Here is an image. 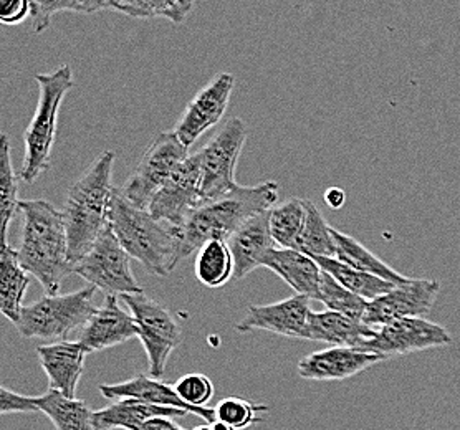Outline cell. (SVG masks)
<instances>
[{"mask_svg": "<svg viewBox=\"0 0 460 430\" xmlns=\"http://www.w3.org/2000/svg\"><path fill=\"white\" fill-rule=\"evenodd\" d=\"M23 214L17 255L23 270L39 280L47 294H60L63 278L74 273L62 210L47 200H21Z\"/></svg>", "mask_w": 460, "mask_h": 430, "instance_id": "cell-1", "label": "cell"}, {"mask_svg": "<svg viewBox=\"0 0 460 430\" xmlns=\"http://www.w3.org/2000/svg\"><path fill=\"white\" fill-rule=\"evenodd\" d=\"M115 159L113 151L103 153L66 192L62 214L72 267L90 252L94 241L110 225V207L116 190Z\"/></svg>", "mask_w": 460, "mask_h": 430, "instance_id": "cell-2", "label": "cell"}, {"mask_svg": "<svg viewBox=\"0 0 460 430\" xmlns=\"http://www.w3.org/2000/svg\"><path fill=\"white\" fill-rule=\"evenodd\" d=\"M279 184L273 180L257 186H237L217 199L202 202L192 210L181 229V260L199 252L209 241H227L230 235L252 217L275 207Z\"/></svg>", "mask_w": 460, "mask_h": 430, "instance_id": "cell-3", "label": "cell"}, {"mask_svg": "<svg viewBox=\"0 0 460 430\" xmlns=\"http://www.w3.org/2000/svg\"><path fill=\"white\" fill-rule=\"evenodd\" d=\"M110 227L128 255L156 276H168L181 262V231L137 209L116 188Z\"/></svg>", "mask_w": 460, "mask_h": 430, "instance_id": "cell-4", "label": "cell"}, {"mask_svg": "<svg viewBox=\"0 0 460 430\" xmlns=\"http://www.w3.org/2000/svg\"><path fill=\"white\" fill-rule=\"evenodd\" d=\"M35 80L40 88V95L35 115L23 133L25 156L19 174L27 184L35 182L50 168L58 113L65 96L75 86L74 72L68 65L58 66L52 74L35 75Z\"/></svg>", "mask_w": 460, "mask_h": 430, "instance_id": "cell-5", "label": "cell"}, {"mask_svg": "<svg viewBox=\"0 0 460 430\" xmlns=\"http://www.w3.org/2000/svg\"><path fill=\"white\" fill-rule=\"evenodd\" d=\"M96 288L86 286L68 294H45L39 302L23 304L21 320L15 323L23 338L62 339L76 328H84L96 312Z\"/></svg>", "mask_w": 460, "mask_h": 430, "instance_id": "cell-6", "label": "cell"}, {"mask_svg": "<svg viewBox=\"0 0 460 430\" xmlns=\"http://www.w3.org/2000/svg\"><path fill=\"white\" fill-rule=\"evenodd\" d=\"M139 328V341L146 351L151 378L163 379L169 356L182 343V328L166 306L147 294L121 296Z\"/></svg>", "mask_w": 460, "mask_h": 430, "instance_id": "cell-7", "label": "cell"}, {"mask_svg": "<svg viewBox=\"0 0 460 430\" xmlns=\"http://www.w3.org/2000/svg\"><path fill=\"white\" fill-rule=\"evenodd\" d=\"M188 159L189 147L181 143L176 133L163 131L151 141L135 172L119 190L135 207L147 210L157 190Z\"/></svg>", "mask_w": 460, "mask_h": 430, "instance_id": "cell-8", "label": "cell"}, {"mask_svg": "<svg viewBox=\"0 0 460 430\" xmlns=\"http://www.w3.org/2000/svg\"><path fill=\"white\" fill-rule=\"evenodd\" d=\"M131 257L116 239L115 232L108 225L103 233L94 241L90 252L74 267V273L80 275L86 284L96 290L105 292L106 296H125L143 294L131 272Z\"/></svg>", "mask_w": 460, "mask_h": 430, "instance_id": "cell-9", "label": "cell"}, {"mask_svg": "<svg viewBox=\"0 0 460 430\" xmlns=\"http://www.w3.org/2000/svg\"><path fill=\"white\" fill-rule=\"evenodd\" d=\"M247 127L241 118H230L219 133L198 151L202 169V199H217L235 189V166L247 141Z\"/></svg>", "mask_w": 460, "mask_h": 430, "instance_id": "cell-10", "label": "cell"}, {"mask_svg": "<svg viewBox=\"0 0 460 430\" xmlns=\"http://www.w3.org/2000/svg\"><path fill=\"white\" fill-rule=\"evenodd\" d=\"M450 343L452 336L444 326L426 318H404L377 329L376 335L358 349L391 359L430 347H449Z\"/></svg>", "mask_w": 460, "mask_h": 430, "instance_id": "cell-11", "label": "cell"}, {"mask_svg": "<svg viewBox=\"0 0 460 430\" xmlns=\"http://www.w3.org/2000/svg\"><path fill=\"white\" fill-rule=\"evenodd\" d=\"M202 202V169L196 153L157 190L147 212L156 221L166 222L181 231L192 210L198 209Z\"/></svg>", "mask_w": 460, "mask_h": 430, "instance_id": "cell-12", "label": "cell"}, {"mask_svg": "<svg viewBox=\"0 0 460 430\" xmlns=\"http://www.w3.org/2000/svg\"><path fill=\"white\" fill-rule=\"evenodd\" d=\"M438 280H411L409 284L394 286L391 292L369 302L363 323L381 329L404 318H424L439 294Z\"/></svg>", "mask_w": 460, "mask_h": 430, "instance_id": "cell-13", "label": "cell"}, {"mask_svg": "<svg viewBox=\"0 0 460 430\" xmlns=\"http://www.w3.org/2000/svg\"><path fill=\"white\" fill-rule=\"evenodd\" d=\"M235 86V76L227 72L217 74L209 83L190 100L178 125L176 136L190 147L208 129L216 127L229 108L230 96Z\"/></svg>", "mask_w": 460, "mask_h": 430, "instance_id": "cell-14", "label": "cell"}, {"mask_svg": "<svg viewBox=\"0 0 460 430\" xmlns=\"http://www.w3.org/2000/svg\"><path fill=\"white\" fill-rule=\"evenodd\" d=\"M310 313V298L293 294L277 303L249 306L247 315L235 325V329L239 333H251L253 329H261L295 339H306Z\"/></svg>", "mask_w": 460, "mask_h": 430, "instance_id": "cell-15", "label": "cell"}, {"mask_svg": "<svg viewBox=\"0 0 460 430\" xmlns=\"http://www.w3.org/2000/svg\"><path fill=\"white\" fill-rule=\"evenodd\" d=\"M100 392L110 400H123V399H137L153 406L161 408H172V409L186 410L188 414H194L206 424H214L217 420L216 408H194L186 400L179 398L174 386L168 384L163 379L151 378L149 374H139L137 378L128 379L116 384H102Z\"/></svg>", "mask_w": 460, "mask_h": 430, "instance_id": "cell-16", "label": "cell"}, {"mask_svg": "<svg viewBox=\"0 0 460 430\" xmlns=\"http://www.w3.org/2000/svg\"><path fill=\"white\" fill-rule=\"evenodd\" d=\"M383 357L358 347H330L298 363V376L306 381H345L367 371Z\"/></svg>", "mask_w": 460, "mask_h": 430, "instance_id": "cell-17", "label": "cell"}, {"mask_svg": "<svg viewBox=\"0 0 460 430\" xmlns=\"http://www.w3.org/2000/svg\"><path fill=\"white\" fill-rule=\"evenodd\" d=\"M137 336L139 328L133 315L126 313L116 296L108 294L103 304L96 308L93 316L80 329L78 343H82L88 353H96L123 345Z\"/></svg>", "mask_w": 460, "mask_h": 430, "instance_id": "cell-18", "label": "cell"}, {"mask_svg": "<svg viewBox=\"0 0 460 430\" xmlns=\"http://www.w3.org/2000/svg\"><path fill=\"white\" fill-rule=\"evenodd\" d=\"M39 361L53 391L76 399V388L84 374V361L90 355L78 341H58L37 347Z\"/></svg>", "mask_w": 460, "mask_h": 430, "instance_id": "cell-19", "label": "cell"}, {"mask_svg": "<svg viewBox=\"0 0 460 430\" xmlns=\"http://www.w3.org/2000/svg\"><path fill=\"white\" fill-rule=\"evenodd\" d=\"M227 245L235 263L234 278L242 280L261 267V259L273 249H279L270 232V210L245 222L230 235Z\"/></svg>", "mask_w": 460, "mask_h": 430, "instance_id": "cell-20", "label": "cell"}, {"mask_svg": "<svg viewBox=\"0 0 460 430\" xmlns=\"http://www.w3.org/2000/svg\"><path fill=\"white\" fill-rule=\"evenodd\" d=\"M261 267L279 275L285 284L310 300L320 298L323 270L312 257L293 249H273L261 259Z\"/></svg>", "mask_w": 460, "mask_h": 430, "instance_id": "cell-21", "label": "cell"}, {"mask_svg": "<svg viewBox=\"0 0 460 430\" xmlns=\"http://www.w3.org/2000/svg\"><path fill=\"white\" fill-rule=\"evenodd\" d=\"M376 335V329L336 312L310 313L306 341H320L332 347H361Z\"/></svg>", "mask_w": 460, "mask_h": 430, "instance_id": "cell-22", "label": "cell"}, {"mask_svg": "<svg viewBox=\"0 0 460 430\" xmlns=\"http://www.w3.org/2000/svg\"><path fill=\"white\" fill-rule=\"evenodd\" d=\"M186 410L153 406L137 399L115 400L103 409L94 410V430H135L155 417H184Z\"/></svg>", "mask_w": 460, "mask_h": 430, "instance_id": "cell-23", "label": "cell"}, {"mask_svg": "<svg viewBox=\"0 0 460 430\" xmlns=\"http://www.w3.org/2000/svg\"><path fill=\"white\" fill-rule=\"evenodd\" d=\"M31 275L23 270L17 250L11 245L0 250V310L13 325L21 320L23 294L31 285Z\"/></svg>", "mask_w": 460, "mask_h": 430, "instance_id": "cell-24", "label": "cell"}, {"mask_svg": "<svg viewBox=\"0 0 460 430\" xmlns=\"http://www.w3.org/2000/svg\"><path fill=\"white\" fill-rule=\"evenodd\" d=\"M35 404L57 430H94V410L82 399L66 398L49 389L43 396H35Z\"/></svg>", "mask_w": 460, "mask_h": 430, "instance_id": "cell-25", "label": "cell"}, {"mask_svg": "<svg viewBox=\"0 0 460 430\" xmlns=\"http://www.w3.org/2000/svg\"><path fill=\"white\" fill-rule=\"evenodd\" d=\"M333 237H335L336 243V260H340L359 272L379 276L396 286L409 284L412 280V278H408V276L396 272L394 268H391L386 262H383L379 257L367 249L361 241L353 239L351 235H346L343 232L333 229Z\"/></svg>", "mask_w": 460, "mask_h": 430, "instance_id": "cell-26", "label": "cell"}, {"mask_svg": "<svg viewBox=\"0 0 460 430\" xmlns=\"http://www.w3.org/2000/svg\"><path fill=\"white\" fill-rule=\"evenodd\" d=\"M196 278L209 288H220L229 284L235 275V263L227 241H214L206 243L194 263Z\"/></svg>", "mask_w": 460, "mask_h": 430, "instance_id": "cell-27", "label": "cell"}, {"mask_svg": "<svg viewBox=\"0 0 460 430\" xmlns=\"http://www.w3.org/2000/svg\"><path fill=\"white\" fill-rule=\"evenodd\" d=\"M316 263L323 272L330 273L338 284L343 285L346 290L365 298L367 302L376 300L396 286L379 276L351 268L336 259H316Z\"/></svg>", "mask_w": 460, "mask_h": 430, "instance_id": "cell-28", "label": "cell"}, {"mask_svg": "<svg viewBox=\"0 0 460 430\" xmlns=\"http://www.w3.org/2000/svg\"><path fill=\"white\" fill-rule=\"evenodd\" d=\"M306 222L305 199L290 197L270 210V232L280 249L296 250Z\"/></svg>", "mask_w": 460, "mask_h": 430, "instance_id": "cell-29", "label": "cell"}, {"mask_svg": "<svg viewBox=\"0 0 460 430\" xmlns=\"http://www.w3.org/2000/svg\"><path fill=\"white\" fill-rule=\"evenodd\" d=\"M306 204V222L304 233L298 241V252L316 259H336V243L333 227L326 222L322 212L312 200L305 199Z\"/></svg>", "mask_w": 460, "mask_h": 430, "instance_id": "cell-30", "label": "cell"}, {"mask_svg": "<svg viewBox=\"0 0 460 430\" xmlns=\"http://www.w3.org/2000/svg\"><path fill=\"white\" fill-rule=\"evenodd\" d=\"M194 9L192 2L181 0H108V11L119 12L133 19H168L182 23L189 12Z\"/></svg>", "mask_w": 460, "mask_h": 430, "instance_id": "cell-31", "label": "cell"}, {"mask_svg": "<svg viewBox=\"0 0 460 430\" xmlns=\"http://www.w3.org/2000/svg\"><path fill=\"white\" fill-rule=\"evenodd\" d=\"M2 166H0V212H2V247H7V233L11 222L15 219L19 210V186L17 176L12 166L11 145L7 135H2Z\"/></svg>", "mask_w": 460, "mask_h": 430, "instance_id": "cell-32", "label": "cell"}, {"mask_svg": "<svg viewBox=\"0 0 460 430\" xmlns=\"http://www.w3.org/2000/svg\"><path fill=\"white\" fill-rule=\"evenodd\" d=\"M318 302H322L330 312L341 313L361 323L369 304L365 298L346 290L343 285L338 284L335 278L326 272H323V278H322Z\"/></svg>", "mask_w": 460, "mask_h": 430, "instance_id": "cell-33", "label": "cell"}, {"mask_svg": "<svg viewBox=\"0 0 460 430\" xmlns=\"http://www.w3.org/2000/svg\"><path fill=\"white\" fill-rule=\"evenodd\" d=\"M108 11V0H53V2H31V15L35 33L49 29L52 15L62 12L94 13Z\"/></svg>", "mask_w": 460, "mask_h": 430, "instance_id": "cell-34", "label": "cell"}, {"mask_svg": "<svg viewBox=\"0 0 460 430\" xmlns=\"http://www.w3.org/2000/svg\"><path fill=\"white\" fill-rule=\"evenodd\" d=\"M267 410L269 406L255 404L247 399L235 398V396L222 399L216 406L217 420L230 424L237 430L247 429L252 424L261 422V419L257 417V412H267Z\"/></svg>", "mask_w": 460, "mask_h": 430, "instance_id": "cell-35", "label": "cell"}, {"mask_svg": "<svg viewBox=\"0 0 460 430\" xmlns=\"http://www.w3.org/2000/svg\"><path fill=\"white\" fill-rule=\"evenodd\" d=\"M174 389L179 398L186 400L194 408H208L210 399L214 398V384L206 374L190 373L176 381Z\"/></svg>", "mask_w": 460, "mask_h": 430, "instance_id": "cell-36", "label": "cell"}, {"mask_svg": "<svg viewBox=\"0 0 460 430\" xmlns=\"http://www.w3.org/2000/svg\"><path fill=\"white\" fill-rule=\"evenodd\" d=\"M40 412L35 404V396H23L2 386L0 389V414H35Z\"/></svg>", "mask_w": 460, "mask_h": 430, "instance_id": "cell-37", "label": "cell"}, {"mask_svg": "<svg viewBox=\"0 0 460 430\" xmlns=\"http://www.w3.org/2000/svg\"><path fill=\"white\" fill-rule=\"evenodd\" d=\"M31 15V2L25 0H4L0 7V22L4 25H17Z\"/></svg>", "mask_w": 460, "mask_h": 430, "instance_id": "cell-38", "label": "cell"}, {"mask_svg": "<svg viewBox=\"0 0 460 430\" xmlns=\"http://www.w3.org/2000/svg\"><path fill=\"white\" fill-rule=\"evenodd\" d=\"M135 430H186L179 426L178 422L171 419V417H155L141 424Z\"/></svg>", "mask_w": 460, "mask_h": 430, "instance_id": "cell-39", "label": "cell"}, {"mask_svg": "<svg viewBox=\"0 0 460 430\" xmlns=\"http://www.w3.org/2000/svg\"><path fill=\"white\" fill-rule=\"evenodd\" d=\"M324 202L332 209H341L345 206L346 192L340 188H330L324 192Z\"/></svg>", "mask_w": 460, "mask_h": 430, "instance_id": "cell-40", "label": "cell"}, {"mask_svg": "<svg viewBox=\"0 0 460 430\" xmlns=\"http://www.w3.org/2000/svg\"><path fill=\"white\" fill-rule=\"evenodd\" d=\"M212 430H237L235 427H232L230 424H226V422H222V420H216L214 424H212Z\"/></svg>", "mask_w": 460, "mask_h": 430, "instance_id": "cell-41", "label": "cell"}, {"mask_svg": "<svg viewBox=\"0 0 460 430\" xmlns=\"http://www.w3.org/2000/svg\"><path fill=\"white\" fill-rule=\"evenodd\" d=\"M192 430H212V426L210 424H200V426L194 427Z\"/></svg>", "mask_w": 460, "mask_h": 430, "instance_id": "cell-42", "label": "cell"}]
</instances>
